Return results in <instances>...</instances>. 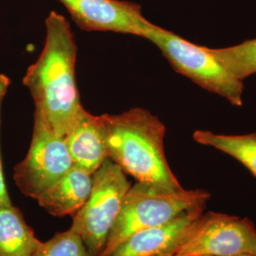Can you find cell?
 <instances>
[{
  "label": "cell",
  "instance_id": "obj_1",
  "mask_svg": "<svg viewBox=\"0 0 256 256\" xmlns=\"http://www.w3.org/2000/svg\"><path fill=\"white\" fill-rule=\"evenodd\" d=\"M77 45L70 22L52 10L46 19L42 52L28 66L23 84L30 92L36 111L64 136L84 108L75 78Z\"/></svg>",
  "mask_w": 256,
  "mask_h": 256
},
{
  "label": "cell",
  "instance_id": "obj_2",
  "mask_svg": "<svg viewBox=\"0 0 256 256\" xmlns=\"http://www.w3.org/2000/svg\"><path fill=\"white\" fill-rule=\"evenodd\" d=\"M110 160L138 182L167 190L182 186L173 174L164 152L165 126L144 108L101 116Z\"/></svg>",
  "mask_w": 256,
  "mask_h": 256
},
{
  "label": "cell",
  "instance_id": "obj_3",
  "mask_svg": "<svg viewBox=\"0 0 256 256\" xmlns=\"http://www.w3.org/2000/svg\"><path fill=\"white\" fill-rule=\"evenodd\" d=\"M210 198V192L202 189L167 190L137 182L124 198L101 256H108L138 230L164 225L186 210L205 209Z\"/></svg>",
  "mask_w": 256,
  "mask_h": 256
},
{
  "label": "cell",
  "instance_id": "obj_4",
  "mask_svg": "<svg viewBox=\"0 0 256 256\" xmlns=\"http://www.w3.org/2000/svg\"><path fill=\"white\" fill-rule=\"evenodd\" d=\"M130 187L126 174L110 158L93 174L90 196L70 228L82 239L90 256L102 254Z\"/></svg>",
  "mask_w": 256,
  "mask_h": 256
},
{
  "label": "cell",
  "instance_id": "obj_5",
  "mask_svg": "<svg viewBox=\"0 0 256 256\" xmlns=\"http://www.w3.org/2000/svg\"><path fill=\"white\" fill-rule=\"evenodd\" d=\"M146 39L160 50L176 72L202 88L223 97L234 106L243 104V81L220 64L209 48L194 45L155 24Z\"/></svg>",
  "mask_w": 256,
  "mask_h": 256
},
{
  "label": "cell",
  "instance_id": "obj_6",
  "mask_svg": "<svg viewBox=\"0 0 256 256\" xmlns=\"http://www.w3.org/2000/svg\"><path fill=\"white\" fill-rule=\"evenodd\" d=\"M64 136L34 110L30 146L25 158L14 167V180L21 192L37 200L74 166Z\"/></svg>",
  "mask_w": 256,
  "mask_h": 256
},
{
  "label": "cell",
  "instance_id": "obj_7",
  "mask_svg": "<svg viewBox=\"0 0 256 256\" xmlns=\"http://www.w3.org/2000/svg\"><path fill=\"white\" fill-rule=\"evenodd\" d=\"M256 254V228L248 218L208 212L196 220L174 256Z\"/></svg>",
  "mask_w": 256,
  "mask_h": 256
},
{
  "label": "cell",
  "instance_id": "obj_8",
  "mask_svg": "<svg viewBox=\"0 0 256 256\" xmlns=\"http://www.w3.org/2000/svg\"><path fill=\"white\" fill-rule=\"evenodd\" d=\"M84 30L113 32L146 38L154 26L142 7L120 0H58Z\"/></svg>",
  "mask_w": 256,
  "mask_h": 256
},
{
  "label": "cell",
  "instance_id": "obj_9",
  "mask_svg": "<svg viewBox=\"0 0 256 256\" xmlns=\"http://www.w3.org/2000/svg\"><path fill=\"white\" fill-rule=\"evenodd\" d=\"M204 210H186L164 225L138 230L106 256H174Z\"/></svg>",
  "mask_w": 256,
  "mask_h": 256
},
{
  "label": "cell",
  "instance_id": "obj_10",
  "mask_svg": "<svg viewBox=\"0 0 256 256\" xmlns=\"http://www.w3.org/2000/svg\"><path fill=\"white\" fill-rule=\"evenodd\" d=\"M74 165L94 174L108 158L101 116L82 108L64 135Z\"/></svg>",
  "mask_w": 256,
  "mask_h": 256
},
{
  "label": "cell",
  "instance_id": "obj_11",
  "mask_svg": "<svg viewBox=\"0 0 256 256\" xmlns=\"http://www.w3.org/2000/svg\"><path fill=\"white\" fill-rule=\"evenodd\" d=\"M93 174L74 165L70 170L54 183L36 200L54 216H74L88 202L92 190Z\"/></svg>",
  "mask_w": 256,
  "mask_h": 256
},
{
  "label": "cell",
  "instance_id": "obj_12",
  "mask_svg": "<svg viewBox=\"0 0 256 256\" xmlns=\"http://www.w3.org/2000/svg\"><path fill=\"white\" fill-rule=\"evenodd\" d=\"M41 243L18 208L0 206V256H34Z\"/></svg>",
  "mask_w": 256,
  "mask_h": 256
},
{
  "label": "cell",
  "instance_id": "obj_13",
  "mask_svg": "<svg viewBox=\"0 0 256 256\" xmlns=\"http://www.w3.org/2000/svg\"><path fill=\"white\" fill-rule=\"evenodd\" d=\"M192 138L200 144L214 147L232 156L256 178V133L222 135L206 130H196Z\"/></svg>",
  "mask_w": 256,
  "mask_h": 256
},
{
  "label": "cell",
  "instance_id": "obj_14",
  "mask_svg": "<svg viewBox=\"0 0 256 256\" xmlns=\"http://www.w3.org/2000/svg\"><path fill=\"white\" fill-rule=\"evenodd\" d=\"M209 50L220 64L241 81L256 74V38L236 46L209 48Z\"/></svg>",
  "mask_w": 256,
  "mask_h": 256
},
{
  "label": "cell",
  "instance_id": "obj_15",
  "mask_svg": "<svg viewBox=\"0 0 256 256\" xmlns=\"http://www.w3.org/2000/svg\"><path fill=\"white\" fill-rule=\"evenodd\" d=\"M34 256H90L82 239L68 229L42 242Z\"/></svg>",
  "mask_w": 256,
  "mask_h": 256
},
{
  "label": "cell",
  "instance_id": "obj_16",
  "mask_svg": "<svg viewBox=\"0 0 256 256\" xmlns=\"http://www.w3.org/2000/svg\"><path fill=\"white\" fill-rule=\"evenodd\" d=\"M10 78L5 74H0V126H1V111L4 98L7 94L9 88ZM12 200L10 198L9 192L7 190V185L5 182L4 171H3V165L1 160V152H0V206H9L12 205Z\"/></svg>",
  "mask_w": 256,
  "mask_h": 256
},
{
  "label": "cell",
  "instance_id": "obj_17",
  "mask_svg": "<svg viewBox=\"0 0 256 256\" xmlns=\"http://www.w3.org/2000/svg\"><path fill=\"white\" fill-rule=\"evenodd\" d=\"M256 256V254H248V252H246V254H238V256Z\"/></svg>",
  "mask_w": 256,
  "mask_h": 256
}]
</instances>
